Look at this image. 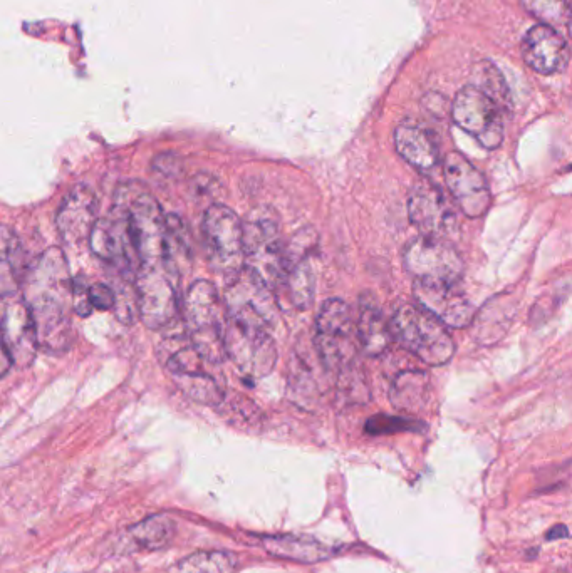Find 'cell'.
Segmentation results:
<instances>
[{
	"instance_id": "obj_30",
	"label": "cell",
	"mask_w": 572,
	"mask_h": 573,
	"mask_svg": "<svg viewBox=\"0 0 572 573\" xmlns=\"http://www.w3.org/2000/svg\"><path fill=\"white\" fill-rule=\"evenodd\" d=\"M89 304L96 310H110L115 307V290L110 285L94 284L88 289Z\"/></svg>"
},
{
	"instance_id": "obj_2",
	"label": "cell",
	"mask_w": 572,
	"mask_h": 573,
	"mask_svg": "<svg viewBox=\"0 0 572 573\" xmlns=\"http://www.w3.org/2000/svg\"><path fill=\"white\" fill-rule=\"evenodd\" d=\"M183 319L192 346L208 364H220L225 359L224 331L227 324L224 302L215 285L197 280L188 287L183 300Z\"/></svg>"
},
{
	"instance_id": "obj_33",
	"label": "cell",
	"mask_w": 572,
	"mask_h": 573,
	"mask_svg": "<svg viewBox=\"0 0 572 573\" xmlns=\"http://www.w3.org/2000/svg\"><path fill=\"white\" fill-rule=\"evenodd\" d=\"M14 364H12L11 356H9V351H7L6 344L2 341V336H0V379L7 376L9 371H11Z\"/></svg>"
},
{
	"instance_id": "obj_20",
	"label": "cell",
	"mask_w": 572,
	"mask_h": 573,
	"mask_svg": "<svg viewBox=\"0 0 572 573\" xmlns=\"http://www.w3.org/2000/svg\"><path fill=\"white\" fill-rule=\"evenodd\" d=\"M356 341L361 351L371 357H378L390 349V324L386 322L385 315L373 299V295H363L359 300L358 319L354 322Z\"/></svg>"
},
{
	"instance_id": "obj_1",
	"label": "cell",
	"mask_w": 572,
	"mask_h": 573,
	"mask_svg": "<svg viewBox=\"0 0 572 573\" xmlns=\"http://www.w3.org/2000/svg\"><path fill=\"white\" fill-rule=\"evenodd\" d=\"M22 299L36 326L39 347L63 354L73 344V277L59 247H49L32 260L21 280Z\"/></svg>"
},
{
	"instance_id": "obj_7",
	"label": "cell",
	"mask_w": 572,
	"mask_h": 573,
	"mask_svg": "<svg viewBox=\"0 0 572 573\" xmlns=\"http://www.w3.org/2000/svg\"><path fill=\"white\" fill-rule=\"evenodd\" d=\"M227 319L269 331L277 322V297L266 280L252 270H240L227 282L224 294Z\"/></svg>"
},
{
	"instance_id": "obj_13",
	"label": "cell",
	"mask_w": 572,
	"mask_h": 573,
	"mask_svg": "<svg viewBox=\"0 0 572 573\" xmlns=\"http://www.w3.org/2000/svg\"><path fill=\"white\" fill-rule=\"evenodd\" d=\"M88 242L101 262L113 267L123 277L135 280L138 257L125 213L113 208L110 215L96 220Z\"/></svg>"
},
{
	"instance_id": "obj_24",
	"label": "cell",
	"mask_w": 572,
	"mask_h": 573,
	"mask_svg": "<svg viewBox=\"0 0 572 573\" xmlns=\"http://www.w3.org/2000/svg\"><path fill=\"white\" fill-rule=\"evenodd\" d=\"M21 242L16 232L0 225V295L14 294L21 285Z\"/></svg>"
},
{
	"instance_id": "obj_23",
	"label": "cell",
	"mask_w": 572,
	"mask_h": 573,
	"mask_svg": "<svg viewBox=\"0 0 572 573\" xmlns=\"http://www.w3.org/2000/svg\"><path fill=\"white\" fill-rule=\"evenodd\" d=\"M262 547L274 557L296 560V562L314 563L326 560L333 552L329 547L318 542L316 538L294 537V535H281V537L262 538Z\"/></svg>"
},
{
	"instance_id": "obj_27",
	"label": "cell",
	"mask_w": 572,
	"mask_h": 573,
	"mask_svg": "<svg viewBox=\"0 0 572 573\" xmlns=\"http://www.w3.org/2000/svg\"><path fill=\"white\" fill-rule=\"evenodd\" d=\"M239 560L229 552H197L175 563L168 573H235Z\"/></svg>"
},
{
	"instance_id": "obj_11",
	"label": "cell",
	"mask_w": 572,
	"mask_h": 573,
	"mask_svg": "<svg viewBox=\"0 0 572 573\" xmlns=\"http://www.w3.org/2000/svg\"><path fill=\"white\" fill-rule=\"evenodd\" d=\"M452 119L460 130L474 136L485 150L499 148L504 140V121L494 98L479 86H465L452 103Z\"/></svg>"
},
{
	"instance_id": "obj_12",
	"label": "cell",
	"mask_w": 572,
	"mask_h": 573,
	"mask_svg": "<svg viewBox=\"0 0 572 573\" xmlns=\"http://www.w3.org/2000/svg\"><path fill=\"white\" fill-rule=\"evenodd\" d=\"M318 247V235L312 228H302L286 247V260L274 294L296 310H306L314 300V274L309 257Z\"/></svg>"
},
{
	"instance_id": "obj_5",
	"label": "cell",
	"mask_w": 572,
	"mask_h": 573,
	"mask_svg": "<svg viewBox=\"0 0 572 573\" xmlns=\"http://www.w3.org/2000/svg\"><path fill=\"white\" fill-rule=\"evenodd\" d=\"M244 227V267L266 280L274 290L281 277L286 260V247L282 243L281 225L276 212L260 207L249 213L242 222Z\"/></svg>"
},
{
	"instance_id": "obj_8",
	"label": "cell",
	"mask_w": 572,
	"mask_h": 573,
	"mask_svg": "<svg viewBox=\"0 0 572 573\" xmlns=\"http://www.w3.org/2000/svg\"><path fill=\"white\" fill-rule=\"evenodd\" d=\"M403 264L418 284L458 285L463 277V260L457 248L445 238L411 240L403 252Z\"/></svg>"
},
{
	"instance_id": "obj_16",
	"label": "cell",
	"mask_w": 572,
	"mask_h": 573,
	"mask_svg": "<svg viewBox=\"0 0 572 573\" xmlns=\"http://www.w3.org/2000/svg\"><path fill=\"white\" fill-rule=\"evenodd\" d=\"M443 178L448 191L468 218L484 217L492 195L485 176L460 153H450L443 163Z\"/></svg>"
},
{
	"instance_id": "obj_9",
	"label": "cell",
	"mask_w": 572,
	"mask_h": 573,
	"mask_svg": "<svg viewBox=\"0 0 572 573\" xmlns=\"http://www.w3.org/2000/svg\"><path fill=\"white\" fill-rule=\"evenodd\" d=\"M316 349L324 366L341 372L354 364L356 331L349 305L341 299L324 302L316 319Z\"/></svg>"
},
{
	"instance_id": "obj_4",
	"label": "cell",
	"mask_w": 572,
	"mask_h": 573,
	"mask_svg": "<svg viewBox=\"0 0 572 573\" xmlns=\"http://www.w3.org/2000/svg\"><path fill=\"white\" fill-rule=\"evenodd\" d=\"M180 269L177 265H140L135 274L136 314L148 329L158 331L180 314Z\"/></svg>"
},
{
	"instance_id": "obj_10",
	"label": "cell",
	"mask_w": 572,
	"mask_h": 573,
	"mask_svg": "<svg viewBox=\"0 0 572 573\" xmlns=\"http://www.w3.org/2000/svg\"><path fill=\"white\" fill-rule=\"evenodd\" d=\"M225 357L234 362L240 374L252 381L269 376L277 362L276 342L260 327L227 319L224 331Z\"/></svg>"
},
{
	"instance_id": "obj_25",
	"label": "cell",
	"mask_w": 572,
	"mask_h": 573,
	"mask_svg": "<svg viewBox=\"0 0 572 573\" xmlns=\"http://www.w3.org/2000/svg\"><path fill=\"white\" fill-rule=\"evenodd\" d=\"M175 537V523L163 515L146 518L128 530V538L136 550L156 552L168 547Z\"/></svg>"
},
{
	"instance_id": "obj_17",
	"label": "cell",
	"mask_w": 572,
	"mask_h": 573,
	"mask_svg": "<svg viewBox=\"0 0 572 573\" xmlns=\"http://www.w3.org/2000/svg\"><path fill=\"white\" fill-rule=\"evenodd\" d=\"M415 304L428 310L445 327L463 329L474 324L475 309L458 285L418 284L413 287Z\"/></svg>"
},
{
	"instance_id": "obj_34",
	"label": "cell",
	"mask_w": 572,
	"mask_h": 573,
	"mask_svg": "<svg viewBox=\"0 0 572 573\" xmlns=\"http://www.w3.org/2000/svg\"><path fill=\"white\" fill-rule=\"evenodd\" d=\"M569 537V530H567L566 525H557V527L552 528L547 532V540H557V538H567Z\"/></svg>"
},
{
	"instance_id": "obj_18",
	"label": "cell",
	"mask_w": 572,
	"mask_h": 573,
	"mask_svg": "<svg viewBox=\"0 0 572 573\" xmlns=\"http://www.w3.org/2000/svg\"><path fill=\"white\" fill-rule=\"evenodd\" d=\"M98 215V198L88 185H74L64 195L63 202L56 213V228L64 242L69 245L89 240L91 230Z\"/></svg>"
},
{
	"instance_id": "obj_22",
	"label": "cell",
	"mask_w": 572,
	"mask_h": 573,
	"mask_svg": "<svg viewBox=\"0 0 572 573\" xmlns=\"http://www.w3.org/2000/svg\"><path fill=\"white\" fill-rule=\"evenodd\" d=\"M430 398V376L425 371H403L390 388V401L403 413H418Z\"/></svg>"
},
{
	"instance_id": "obj_31",
	"label": "cell",
	"mask_w": 572,
	"mask_h": 573,
	"mask_svg": "<svg viewBox=\"0 0 572 573\" xmlns=\"http://www.w3.org/2000/svg\"><path fill=\"white\" fill-rule=\"evenodd\" d=\"M88 289L89 285L84 282V279L81 277L73 279V312L81 317H89L94 310L89 304Z\"/></svg>"
},
{
	"instance_id": "obj_6",
	"label": "cell",
	"mask_w": 572,
	"mask_h": 573,
	"mask_svg": "<svg viewBox=\"0 0 572 573\" xmlns=\"http://www.w3.org/2000/svg\"><path fill=\"white\" fill-rule=\"evenodd\" d=\"M203 247L210 267L229 282L244 269V227L225 205L207 208L202 222Z\"/></svg>"
},
{
	"instance_id": "obj_15",
	"label": "cell",
	"mask_w": 572,
	"mask_h": 573,
	"mask_svg": "<svg viewBox=\"0 0 572 573\" xmlns=\"http://www.w3.org/2000/svg\"><path fill=\"white\" fill-rule=\"evenodd\" d=\"M408 215L425 237L445 238L457 227V215L440 186L422 178L411 186Z\"/></svg>"
},
{
	"instance_id": "obj_21",
	"label": "cell",
	"mask_w": 572,
	"mask_h": 573,
	"mask_svg": "<svg viewBox=\"0 0 572 573\" xmlns=\"http://www.w3.org/2000/svg\"><path fill=\"white\" fill-rule=\"evenodd\" d=\"M395 146L398 155L416 170L430 171L437 166V141L430 131L418 124H400L395 131Z\"/></svg>"
},
{
	"instance_id": "obj_32",
	"label": "cell",
	"mask_w": 572,
	"mask_h": 573,
	"mask_svg": "<svg viewBox=\"0 0 572 573\" xmlns=\"http://www.w3.org/2000/svg\"><path fill=\"white\" fill-rule=\"evenodd\" d=\"M151 166H153V170L165 176L177 175L182 170L180 158L177 155H173V153H162V155L155 156Z\"/></svg>"
},
{
	"instance_id": "obj_14",
	"label": "cell",
	"mask_w": 572,
	"mask_h": 573,
	"mask_svg": "<svg viewBox=\"0 0 572 573\" xmlns=\"http://www.w3.org/2000/svg\"><path fill=\"white\" fill-rule=\"evenodd\" d=\"M0 336L14 366H31L41 347L29 307L19 292L0 295Z\"/></svg>"
},
{
	"instance_id": "obj_29",
	"label": "cell",
	"mask_w": 572,
	"mask_h": 573,
	"mask_svg": "<svg viewBox=\"0 0 572 573\" xmlns=\"http://www.w3.org/2000/svg\"><path fill=\"white\" fill-rule=\"evenodd\" d=\"M366 433L371 436H383V434L403 433V431H422L423 424L415 419L390 416V414H376L368 419Z\"/></svg>"
},
{
	"instance_id": "obj_28",
	"label": "cell",
	"mask_w": 572,
	"mask_h": 573,
	"mask_svg": "<svg viewBox=\"0 0 572 573\" xmlns=\"http://www.w3.org/2000/svg\"><path fill=\"white\" fill-rule=\"evenodd\" d=\"M531 16L536 17L544 26H569V6L566 0H520Z\"/></svg>"
},
{
	"instance_id": "obj_26",
	"label": "cell",
	"mask_w": 572,
	"mask_h": 573,
	"mask_svg": "<svg viewBox=\"0 0 572 573\" xmlns=\"http://www.w3.org/2000/svg\"><path fill=\"white\" fill-rule=\"evenodd\" d=\"M175 384L187 394L188 398L207 406H220L224 403V389L220 388L219 382L214 376L208 374L207 369L203 371L190 372L182 376H173Z\"/></svg>"
},
{
	"instance_id": "obj_19",
	"label": "cell",
	"mask_w": 572,
	"mask_h": 573,
	"mask_svg": "<svg viewBox=\"0 0 572 573\" xmlns=\"http://www.w3.org/2000/svg\"><path fill=\"white\" fill-rule=\"evenodd\" d=\"M522 56L532 71L551 76L566 69L569 46L557 29L539 24L527 31L522 42Z\"/></svg>"
},
{
	"instance_id": "obj_3",
	"label": "cell",
	"mask_w": 572,
	"mask_h": 573,
	"mask_svg": "<svg viewBox=\"0 0 572 573\" xmlns=\"http://www.w3.org/2000/svg\"><path fill=\"white\" fill-rule=\"evenodd\" d=\"M393 341L428 366H443L455 354V341L447 327L418 304L401 305L391 317Z\"/></svg>"
}]
</instances>
